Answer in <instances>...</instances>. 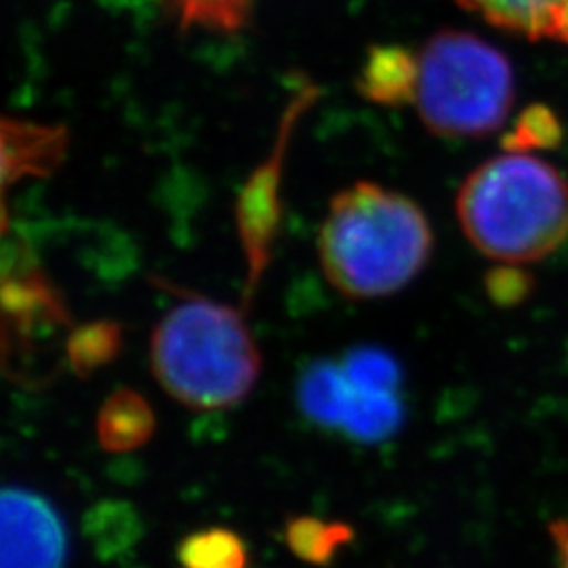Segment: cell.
<instances>
[{
    "label": "cell",
    "instance_id": "obj_1",
    "mask_svg": "<svg viewBox=\"0 0 568 568\" xmlns=\"http://www.w3.org/2000/svg\"><path fill=\"white\" fill-rule=\"evenodd\" d=\"M432 227L419 204L375 182L333 196L318 232L326 281L352 300H377L413 283L432 255Z\"/></svg>",
    "mask_w": 568,
    "mask_h": 568
},
{
    "label": "cell",
    "instance_id": "obj_2",
    "mask_svg": "<svg viewBox=\"0 0 568 568\" xmlns=\"http://www.w3.org/2000/svg\"><path fill=\"white\" fill-rule=\"evenodd\" d=\"M467 241L501 264L539 262L568 234V183L551 164L508 152L469 173L457 194Z\"/></svg>",
    "mask_w": 568,
    "mask_h": 568
},
{
    "label": "cell",
    "instance_id": "obj_3",
    "mask_svg": "<svg viewBox=\"0 0 568 568\" xmlns=\"http://www.w3.org/2000/svg\"><path fill=\"white\" fill-rule=\"evenodd\" d=\"M150 365L178 403L220 410L251 394L262 373V354L236 307L185 295L154 328Z\"/></svg>",
    "mask_w": 568,
    "mask_h": 568
},
{
    "label": "cell",
    "instance_id": "obj_4",
    "mask_svg": "<svg viewBox=\"0 0 568 568\" xmlns=\"http://www.w3.org/2000/svg\"><path fill=\"white\" fill-rule=\"evenodd\" d=\"M514 91V70L497 47L469 32L445 30L419 53L413 103L432 133L469 140L504 124Z\"/></svg>",
    "mask_w": 568,
    "mask_h": 568
},
{
    "label": "cell",
    "instance_id": "obj_5",
    "mask_svg": "<svg viewBox=\"0 0 568 568\" xmlns=\"http://www.w3.org/2000/svg\"><path fill=\"white\" fill-rule=\"evenodd\" d=\"M300 405L318 426L339 429L358 443H382L396 434L405 410L396 389L358 386L344 366L321 363L305 371Z\"/></svg>",
    "mask_w": 568,
    "mask_h": 568
},
{
    "label": "cell",
    "instance_id": "obj_6",
    "mask_svg": "<svg viewBox=\"0 0 568 568\" xmlns=\"http://www.w3.org/2000/svg\"><path fill=\"white\" fill-rule=\"evenodd\" d=\"M2 568H65L68 530L53 504L28 488L2 490Z\"/></svg>",
    "mask_w": 568,
    "mask_h": 568
},
{
    "label": "cell",
    "instance_id": "obj_7",
    "mask_svg": "<svg viewBox=\"0 0 568 568\" xmlns=\"http://www.w3.org/2000/svg\"><path fill=\"white\" fill-rule=\"evenodd\" d=\"M417 79L419 55L400 44H375L366 53L356 87L368 102L405 105L415 102Z\"/></svg>",
    "mask_w": 568,
    "mask_h": 568
},
{
    "label": "cell",
    "instance_id": "obj_8",
    "mask_svg": "<svg viewBox=\"0 0 568 568\" xmlns=\"http://www.w3.org/2000/svg\"><path fill=\"white\" fill-rule=\"evenodd\" d=\"M65 152V135L60 129L4 122V180L49 173Z\"/></svg>",
    "mask_w": 568,
    "mask_h": 568
},
{
    "label": "cell",
    "instance_id": "obj_9",
    "mask_svg": "<svg viewBox=\"0 0 568 568\" xmlns=\"http://www.w3.org/2000/svg\"><path fill=\"white\" fill-rule=\"evenodd\" d=\"M493 26L527 39H558L567 0H457Z\"/></svg>",
    "mask_w": 568,
    "mask_h": 568
},
{
    "label": "cell",
    "instance_id": "obj_10",
    "mask_svg": "<svg viewBox=\"0 0 568 568\" xmlns=\"http://www.w3.org/2000/svg\"><path fill=\"white\" fill-rule=\"evenodd\" d=\"M154 413L133 389H116L98 415V440L110 453L143 447L154 434Z\"/></svg>",
    "mask_w": 568,
    "mask_h": 568
},
{
    "label": "cell",
    "instance_id": "obj_11",
    "mask_svg": "<svg viewBox=\"0 0 568 568\" xmlns=\"http://www.w3.org/2000/svg\"><path fill=\"white\" fill-rule=\"evenodd\" d=\"M354 539L356 530L339 520H325L318 516H291L284 523L286 548L310 567H328Z\"/></svg>",
    "mask_w": 568,
    "mask_h": 568
},
{
    "label": "cell",
    "instance_id": "obj_12",
    "mask_svg": "<svg viewBox=\"0 0 568 568\" xmlns=\"http://www.w3.org/2000/svg\"><path fill=\"white\" fill-rule=\"evenodd\" d=\"M248 546L232 528L194 530L183 537L178 548L180 568H248Z\"/></svg>",
    "mask_w": 568,
    "mask_h": 568
},
{
    "label": "cell",
    "instance_id": "obj_13",
    "mask_svg": "<svg viewBox=\"0 0 568 568\" xmlns=\"http://www.w3.org/2000/svg\"><path fill=\"white\" fill-rule=\"evenodd\" d=\"M84 532L102 560H112L133 548L142 535V523L131 506L105 501L89 509Z\"/></svg>",
    "mask_w": 568,
    "mask_h": 568
},
{
    "label": "cell",
    "instance_id": "obj_14",
    "mask_svg": "<svg viewBox=\"0 0 568 568\" xmlns=\"http://www.w3.org/2000/svg\"><path fill=\"white\" fill-rule=\"evenodd\" d=\"M182 30L203 28L211 32H241L253 18L255 0H164Z\"/></svg>",
    "mask_w": 568,
    "mask_h": 568
},
{
    "label": "cell",
    "instance_id": "obj_15",
    "mask_svg": "<svg viewBox=\"0 0 568 568\" xmlns=\"http://www.w3.org/2000/svg\"><path fill=\"white\" fill-rule=\"evenodd\" d=\"M562 142V124L556 112L548 105H530L527 108L514 129L506 135L504 148L508 152H535L549 150Z\"/></svg>",
    "mask_w": 568,
    "mask_h": 568
},
{
    "label": "cell",
    "instance_id": "obj_16",
    "mask_svg": "<svg viewBox=\"0 0 568 568\" xmlns=\"http://www.w3.org/2000/svg\"><path fill=\"white\" fill-rule=\"evenodd\" d=\"M121 344V333L119 326L105 325V323H95L79 328L70 344H68V354L70 363L79 373H89L98 366L105 365L110 358L116 356Z\"/></svg>",
    "mask_w": 568,
    "mask_h": 568
},
{
    "label": "cell",
    "instance_id": "obj_17",
    "mask_svg": "<svg viewBox=\"0 0 568 568\" xmlns=\"http://www.w3.org/2000/svg\"><path fill=\"white\" fill-rule=\"evenodd\" d=\"M525 291H527L525 276L514 270H501V272L488 276V293L499 304H514V302L523 300Z\"/></svg>",
    "mask_w": 568,
    "mask_h": 568
},
{
    "label": "cell",
    "instance_id": "obj_18",
    "mask_svg": "<svg viewBox=\"0 0 568 568\" xmlns=\"http://www.w3.org/2000/svg\"><path fill=\"white\" fill-rule=\"evenodd\" d=\"M551 532L558 549V568H568V523H556Z\"/></svg>",
    "mask_w": 568,
    "mask_h": 568
},
{
    "label": "cell",
    "instance_id": "obj_19",
    "mask_svg": "<svg viewBox=\"0 0 568 568\" xmlns=\"http://www.w3.org/2000/svg\"><path fill=\"white\" fill-rule=\"evenodd\" d=\"M558 39L568 42V0L565 4V11H562V18H560V30H558Z\"/></svg>",
    "mask_w": 568,
    "mask_h": 568
}]
</instances>
